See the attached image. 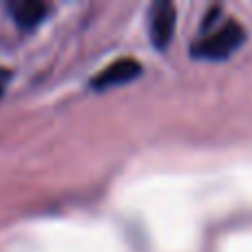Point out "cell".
<instances>
[{
    "label": "cell",
    "mask_w": 252,
    "mask_h": 252,
    "mask_svg": "<svg viewBox=\"0 0 252 252\" xmlns=\"http://www.w3.org/2000/svg\"><path fill=\"white\" fill-rule=\"evenodd\" d=\"M244 42H246V29L241 27L239 20L228 18L217 29L201 35L190 47V53L195 58H204V60H226Z\"/></svg>",
    "instance_id": "obj_1"
},
{
    "label": "cell",
    "mask_w": 252,
    "mask_h": 252,
    "mask_svg": "<svg viewBox=\"0 0 252 252\" xmlns=\"http://www.w3.org/2000/svg\"><path fill=\"white\" fill-rule=\"evenodd\" d=\"M175 22H177V9L170 0H157L148 9V35L157 49H166L173 40Z\"/></svg>",
    "instance_id": "obj_2"
},
{
    "label": "cell",
    "mask_w": 252,
    "mask_h": 252,
    "mask_svg": "<svg viewBox=\"0 0 252 252\" xmlns=\"http://www.w3.org/2000/svg\"><path fill=\"white\" fill-rule=\"evenodd\" d=\"M142 73V62L135 58H120V60L106 64L102 71H97L91 78V87L95 91H104V89L118 87V84H126L135 80Z\"/></svg>",
    "instance_id": "obj_3"
},
{
    "label": "cell",
    "mask_w": 252,
    "mask_h": 252,
    "mask_svg": "<svg viewBox=\"0 0 252 252\" xmlns=\"http://www.w3.org/2000/svg\"><path fill=\"white\" fill-rule=\"evenodd\" d=\"M7 9L20 29H31L47 16L49 4L42 0H9Z\"/></svg>",
    "instance_id": "obj_4"
},
{
    "label": "cell",
    "mask_w": 252,
    "mask_h": 252,
    "mask_svg": "<svg viewBox=\"0 0 252 252\" xmlns=\"http://www.w3.org/2000/svg\"><path fill=\"white\" fill-rule=\"evenodd\" d=\"M9 80H11V69L0 66V97H2V93H4V89H7Z\"/></svg>",
    "instance_id": "obj_5"
}]
</instances>
